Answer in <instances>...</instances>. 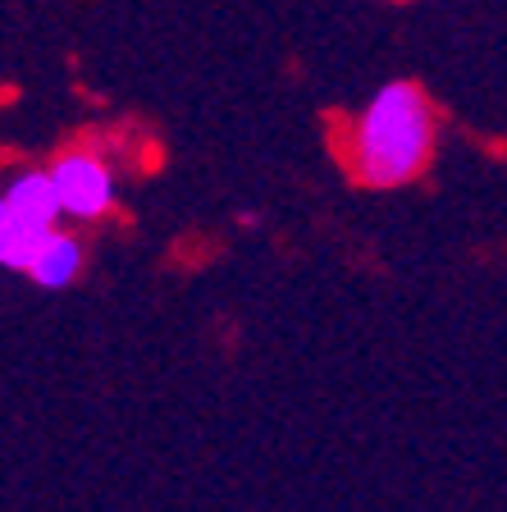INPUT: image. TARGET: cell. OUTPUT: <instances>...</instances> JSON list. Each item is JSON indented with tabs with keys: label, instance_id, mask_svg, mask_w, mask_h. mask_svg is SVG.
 <instances>
[{
	"label": "cell",
	"instance_id": "1",
	"mask_svg": "<svg viewBox=\"0 0 507 512\" xmlns=\"http://www.w3.org/2000/svg\"><path fill=\"white\" fill-rule=\"evenodd\" d=\"M434 142V119L425 96L412 83H389L375 92L357 119L352 138V170L370 188H393L407 183L425 165Z\"/></svg>",
	"mask_w": 507,
	"mask_h": 512
},
{
	"label": "cell",
	"instance_id": "2",
	"mask_svg": "<svg viewBox=\"0 0 507 512\" xmlns=\"http://www.w3.org/2000/svg\"><path fill=\"white\" fill-rule=\"evenodd\" d=\"M60 192H55L51 170H28L5 188L0 202V261L10 270H28L32 252L42 247V238L55 229L60 215Z\"/></svg>",
	"mask_w": 507,
	"mask_h": 512
},
{
	"label": "cell",
	"instance_id": "3",
	"mask_svg": "<svg viewBox=\"0 0 507 512\" xmlns=\"http://www.w3.org/2000/svg\"><path fill=\"white\" fill-rule=\"evenodd\" d=\"M51 179L60 206L78 220H96L101 211H110V170L96 156H60Z\"/></svg>",
	"mask_w": 507,
	"mask_h": 512
},
{
	"label": "cell",
	"instance_id": "4",
	"mask_svg": "<svg viewBox=\"0 0 507 512\" xmlns=\"http://www.w3.org/2000/svg\"><path fill=\"white\" fill-rule=\"evenodd\" d=\"M78 266H83V247H78V238L51 229V234L42 238V247L32 252L28 275L37 279L42 288H64V284H74Z\"/></svg>",
	"mask_w": 507,
	"mask_h": 512
}]
</instances>
